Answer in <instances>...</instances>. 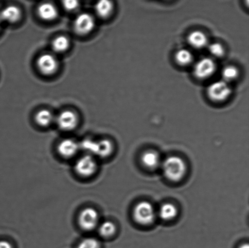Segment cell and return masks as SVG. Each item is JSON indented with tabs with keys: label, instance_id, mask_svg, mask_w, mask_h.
<instances>
[{
	"label": "cell",
	"instance_id": "6",
	"mask_svg": "<svg viewBox=\"0 0 249 248\" xmlns=\"http://www.w3.org/2000/svg\"><path fill=\"white\" fill-rule=\"evenodd\" d=\"M79 225L83 230L91 231L99 225V215L96 209L88 207L84 209L79 215Z\"/></svg>",
	"mask_w": 249,
	"mask_h": 248
},
{
	"label": "cell",
	"instance_id": "3",
	"mask_svg": "<svg viewBox=\"0 0 249 248\" xmlns=\"http://www.w3.org/2000/svg\"><path fill=\"white\" fill-rule=\"evenodd\" d=\"M207 95L211 100L221 103L227 100L232 93L230 83L223 80H217L210 84L207 88Z\"/></svg>",
	"mask_w": 249,
	"mask_h": 248
},
{
	"label": "cell",
	"instance_id": "27",
	"mask_svg": "<svg viewBox=\"0 0 249 248\" xmlns=\"http://www.w3.org/2000/svg\"><path fill=\"white\" fill-rule=\"evenodd\" d=\"M239 248H249L248 244L241 245Z\"/></svg>",
	"mask_w": 249,
	"mask_h": 248
},
{
	"label": "cell",
	"instance_id": "25",
	"mask_svg": "<svg viewBox=\"0 0 249 248\" xmlns=\"http://www.w3.org/2000/svg\"><path fill=\"white\" fill-rule=\"evenodd\" d=\"M63 5L65 9L68 11H72L79 6V0H63Z\"/></svg>",
	"mask_w": 249,
	"mask_h": 248
},
{
	"label": "cell",
	"instance_id": "22",
	"mask_svg": "<svg viewBox=\"0 0 249 248\" xmlns=\"http://www.w3.org/2000/svg\"><path fill=\"white\" fill-rule=\"evenodd\" d=\"M207 49L212 57L221 58L225 55L226 50L224 46L220 43L214 42L209 44Z\"/></svg>",
	"mask_w": 249,
	"mask_h": 248
},
{
	"label": "cell",
	"instance_id": "4",
	"mask_svg": "<svg viewBox=\"0 0 249 248\" xmlns=\"http://www.w3.org/2000/svg\"><path fill=\"white\" fill-rule=\"evenodd\" d=\"M217 69L214 58L204 57L197 61L193 67V74L196 79L204 80L213 76Z\"/></svg>",
	"mask_w": 249,
	"mask_h": 248
},
{
	"label": "cell",
	"instance_id": "10",
	"mask_svg": "<svg viewBox=\"0 0 249 248\" xmlns=\"http://www.w3.org/2000/svg\"><path fill=\"white\" fill-rule=\"evenodd\" d=\"M37 66L38 69L43 74L51 75L53 74L57 69L58 62L53 55L46 53L38 58Z\"/></svg>",
	"mask_w": 249,
	"mask_h": 248
},
{
	"label": "cell",
	"instance_id": "16",
	"mask_svg": "<svg viewBox=\"0 0 249 248\" xmlns=\"http://www.w3.org/2000/svg\"><path fill=\"white\" fill-rule=\"evenodd\" d=\"M175 60L176 63L180 66H187L194 62V56L190 50L182 48L176 52Z\"/></svg>",
	"mask_w": 249,
	"mask_h": 248
},
{
	"label": "cell",
	"instance_id": "8",
	"mask_svg": "<svg viewBox=\"0 0 249 248\" xmlns=\"http://www.w3.org/2000/svg\"><path fill=\"white\" fill-rule=\"evenodd\" d=\"M141 162L145 169L153 171L160 168L162 160L156 150L150 149L143 152L141 157Z\"/></svg>",
	"mask_w": 249,
	"mask_h": 248
},
{
	"label": "cell",
	"instance_id": "20",
	"mask_svg": "<svg viewBox=\"0 0 249 248\" xmlns=\"http://www.w3.org/2000/svg\"><path fill=\"white\" fill-rule=\"evenodd\" d=\"M240 71L237 67L233 65H228L224 67L221 72L222 80L231 83L238 79Z\"/></svg>",
	"mask_w": 249,
	"mask_h": 248
},
{
	"label": "cell",
	"instance_id": "9",
	"mask_svg": "<svg viewBox=\"0 0 249 248\" xmlns=\"http://www.w3.org/2000/svg\"><path fill=\"white\" fill-rule=\"evenodd\" d=\"M79 150H80L79 143L72 138H66L61 141L57 146L58 154L65 159H70L74 157Z\"/></svg>",
	"mask_w": 249,
	"mask_h": 248
},
{
	"label": "cell",
	"instance_id": "17",
	"mask_svg": "<svg viewBox=\"0 0 249 248\" xmlns=\"http://www.w3.org/2000/svg\"><path fill=\"white\" fill-rule=\"evenodd\" d=\"M1 17L4 21L9 22V23H15L20 18V9L13 5L7 6L2 10Z\"/></svg>",
	"mask_w": 249,
	"mask_h": 248
},
{
	"label": "cell",
	"instance_id": "24",
	"mask_svg": "<svg viewBox=\"0 0 249 248\" xmlns=\"http://www.w3.org/2000/svg\"><path fill=\"white\" fill-rule=\"evenodd\" d=\"M101 244L96 238L87 237L79 243L77 248H101Z\"/></svg>",
	"mask_w": 249,
	"mask_h": 248
},
{
	"label": "cell",
	"instance_id": "23",
	"mask_svg": "<svg viewBox=\"0 0 249 248\" xmlns=\"http://www.w3.org/2000/svg\"><path fill=\"white\" fill-rule=\"evenodd\" d=\"M70 46L69 40L64 36L56 38L53 43V50L57 52H65Z\"/></svg>",
	"mask_w": 249,
	"mask_h": 248
},
{
	"label": "cell",
	"instance_id": "18",
	"mask_svg": "<svg viewBox=\"0 0 249 248\" xmlns=\"http://www.w3.org/2000/svg\"><path fill=\"white\" fill-rule=\"evenodd\" d=\"M95 9L99 16L102 18H107L113 11V2L112 0H99L95 6Z\"/></svg>",
	"mask_w": 249,
	"mask_h": 248
},
{
	"label": "cell",
	"instance_id": "13",
	"mask_svg": "<svg viewBox=\"0 0 249 248\" xmlns=\"http://www.w3.org/2000/svg\"><path fill=\"white\" fill-rule=\"evenodd\" d=\"M178 215V208L172 203L162 204L157 211V216L163 222H170L175 219Z\"/></svg>",
	"mask_w": 249,
	"mask_h": 248
},
{
	"label": "cell",
	"instance_id": "19",
	"mask_svg": "<svg viewBox=\"0 0 249 248\" xmlns=\"http://www.w3.org/2000/svg\"><path fill=\"white\" fill-rule=\"evenodd\" d=\"M98 231L100 235L104 239H109L113 237L117 232V227L111 221H105L99 223Z\"/></svg>",
	"mask_w": 249,
	"mask_h": 248
},
{
	"label": "cell",
	"instance_id": "12",
	"mask_svg": "<svg viewBox=\"0 0 249 248\" xmlns=\"http://www.w3.org/2000/svg\"><path fill=\"white\" fill-rule=\"evenodd\" d=\"M188 43L193 48L202 50L209 45V38L206 34L201 31H194L187 36Z\"/></svg>",
	"mask_w": 249,
	"mask_h": 248
},
{
	"label": "cell",
	"instance_id": "21",
	"mask_svg": "<svg viewBox=\"0 0 249 248\" xmlns=\"http://www.w3.org/2000/svg\"><path fill=\"white\" fill-rule=\"evenodd\" d=\"M36 122L41 126H47L50 125L53 120V116L50 111L41 110L38 112L36 116Z\"/></svg>",
	"mask_w": 249,
	"mask_h": 248
},
{
	"label": "cell",
	"instance_id": "26",
	"mask_svg": "<svg viewBox=\"0 0 249 248\" xmlns=\"http://www.w3.org/2000/svg\"><path fill=\"white\" fill-rule=\"evenodd\" d=\"M0 248H14L12 245L7 240H0Z\"/></svg>",
	"mask_w": 249,
	"mask_h": 248
},
{
	"label": "cell",
	"instance_id": "5",
	"mask_svg": "<svg viewBox=\"0 0 249 248\" xmlns=\"http://www.w3.org/2000/svg\"><path fill=\"white\" fill-rule=\"evenodd\" d=\"M74 169L79 176L84 178L93 176L97 170V164L95 157L86 154L79 158L75 162Z\"/></svg>",
	"mask_w": 249,
	"mask_h": 248
},
{
	"label": "cell",
	"instance_id": "1",
	"mask_svg": "<svg viewBox=\"0 0 249 248\" xmlns=\"http://www.w3.org/2000/svg\"><path fill=\"white\" fill-rule=\"evenodd\" d=\"M160 168L165 178L173 183L181 181L187 171L186 163L177 155H171L162 160Z\"/></svg>",
	"mask_w": 249,
	"mask_h": 248
},
{
	"label": "cell",
	"instance_id": "7",
	"mask_svg": "<svg viewBox=\"0 0 249 248\" xmlns=\"http://www.w3.org/2000/svg\"><path fill=\"white\" fill-rule=\"evenodd\" d=\"M95 21L91 15L83 13L78 16L74 21L75 31L80 35H86L93 30Z\"/></svg>",
	"mask_w": 249,
	"mask_h": 248
},
{
	"label": "cell",
	"instance_id": "2",
	"mask_svg": "<svg viewBox=\"0 0 249 248\" xmlns=\"http://www.w3.org/2000/svg\"><path fill=\"white\" fill-rule=\"evenodd\" d=\"M133 217L138 225L146 227L155 222L157 217V211L151 203L142 201L134 206Z\"/></svg>",
	"mask_w": 249,
	"mask_h": 248
},
{
	"label": "cell",
	"instance_id": "14",
	"mask_svg": "<svg viewBox=\"0 0 249 248\" xmlns=\"http://www.w3.org/2000/svg\"><path fill=\"white\" fill-rule=\"evenodd\" d=\"M38 14L44 20L51 21L57 18L58 11L54 5L50 2H45L39 6Z\"/></svg>",
	"mask_w": 249,
	"mask_h": 248
},
{
	"label": "cell",
	"instance_id": "15",
	"mask_svg": "<svg viewBox=\"0 0 249 248\" xmlns=\"http://www.w3.org/2000/svg\"><path fill=\"white\" fill-rule=\"evenodd\" d=\"M114 146L111 140L104 139L97 141V146L95 156L100 158H107L113 154Z\"/></svg>",
	"mask_w": 249,
	"mask_h": 248
},
{
	"label": "cell",
	"instance_id": "11",
	"mask_svg": "<svg viewBox=\"0 0 249 248\" xmlns=\"http://www.w3.org/2000/svg\"><path fill=\"white\" fill-rule=\"evenodd\" d=\"M57 123L61 130L70 131L76 127L78 123L77 116L71 111H65L58 115Z\"/></svg>",
	"mask_w": 249,
	"mask_h": 248
}]
</instances>
